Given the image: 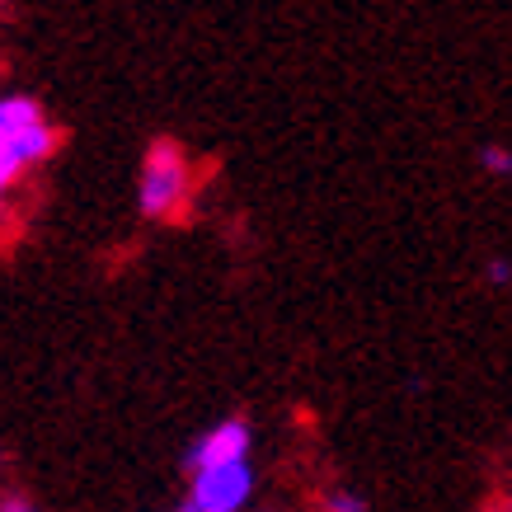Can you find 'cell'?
Instances as JSON below:
<instances>
[{
  "label": "cell",
  "mask_w": 512,
  "mask_h": 512,
  "mask_svg": "<svg viewBox=\"0 0 512 512\" xmlns=\"http://www.w3.org/2000/svg\"><path fill=\"white\" fill-rule=\"evenodd\" d=\"M193 202V160L174 137H156L146 146L137 179V207L146 221H179Z\"/></svg>",
  "instance_id": "6da1fadb"
},
{
  "label": "cell",
  "mask_w": 512,
  "mask_h": 512,
  "mask_svg": "<svg viewBox=\"0 0 512 512\" xmlns=\"http://www.w3.org/2000/svg\"><path fill=\"white\" fill-rule=\"evenodd\" d=\"M249 498H254V466L249 461L193 470V489H188L193 512H245Z\"/></svg>",
  "instance_id": "7a4b0ae2"
},
{
  "label": "cell",
  "mask_w": 512,
  "mask_h": 512,
  "mask_svg": "<svg viewBox=\"0 0 512 512\" xmlns=\"http://www.w3.org/2000/svg\"><path fill=\"white\" fill-rule=\"evenodd\" d=\"M254 433L245 419H221L188 447V470H207V466H231V461H249Z\"/></svg>",
  "instance_id": "3957f363"
},
{
  "label": "cell",
  "mask_w": 512,
  "mask_h": 512,
  "mask_svg": "<svg viewBox=\"0 0 512 512\" xmlns=\"http://www.w3.org/2000/svg\"><path fill=\"white\" fill-rule=\"evenodd\" d=\"M43 118L47 113L33 94H0V146H5L10 137H19V132L38 127Z\"/></svg>",
  "instance_id": "277c9868"
},
{
  "label": "cell",
  "mask_w": 512,
  "mask_h": 512,
  "mask_svg": "<svg viewBox=\"0 0 512 512\" xmlns=\"http://www.w3.org/2000/svg\"><path fill=\"white\" fill-rule=\"evenodd\" d=\"M480 165H484V174H489V179H508V174H512V151H508V146H498V141H489V146L480 151Z\"/></svg>",
  "instance_id": "5b68a950"
},
{
  "label": "cell",
  "mask_w": 512,
  "mask_h": 512,
  "mask_svg": "<svg viewBox=\"0 0 512 512\" xmlns=\"http://www.w3.org/2000/svg\"><path fill=\"white\" fill-rule=\"evenodd\" d=\"M325 512H367V498L353 494V489H334L325 498Z\"/></svg>",
  "instance_id": "8992f818"
},
{
  "label": "cell",
  "mask_w": 512,
  "mask_h": 512,
  "mask_svg": "<svg viewBox=\"0 0 512 512\" xmlns=\"http://www.w3.org/2000/svg\"><path fill=\"white\" fill-rule=\"evenodd\" d=\"M19 179H24V174H19L15 165H10V160H0V207H5V198L15 193V184H19Z\"/></svg>",
  "instance_id": "52a82bcc"
},
{
  "label": "cell",
  "mask_w": 512,
  "mask_h": 512,
  "mask_svg": "<svg viewBox=\"0 0 512 512\" xmlns=\"http://www.w3.org/2000/svg\"><path fill=\"white\" fill-rule=\"evenodd\" d=\"M508 282H512L508 259H489V287H508Z\"/></svg>",
  "instance_id": "ba28073f"
},
{
  "label": "cell",
  "mask_w": 512,
  "mask_h": 512,
  "mask_svg": "<svg viewBox=\"0 0 512 512\" xmlns=\"http://www.w3.org/2000/svg\"><path fill=\"white\" fill-rule=\"evenodd\" d=\"M0 512H38V508H33L24 494H5L0 498Z\"/></svg>",
  "instance_id": "9c48e42d"
},
{
  "label": "cell",
  "mask_w": 512,
  "mask_h": 512,
  "mask_svg": "<svg viewBox=\"0 0 512 512\" xmlns=\"http://www.w3.org/2000/svg\"><path fill=\"white\" fill-rule=\"evenodd\" d=\"M170 512H193V508H188V503H179V508H170Z\"/></svg>",
  "instance_id": "30bf717a"
}]
</instances>
